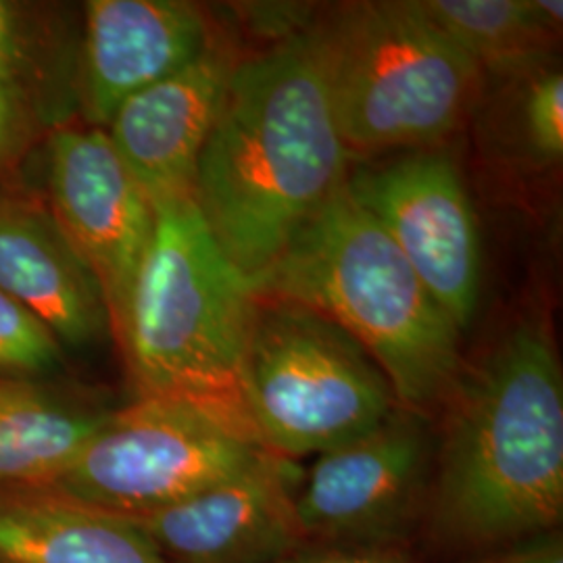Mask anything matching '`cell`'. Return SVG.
Wrapping results in <instances>:
<instances>
[{"mask_svg": "<svg viewBox=\"0 0 563 563\" xmlns=\"http://www.w3.org/2000/svg\"><path fill=\"white\" fill-rule=\"evenodd\" d=\"M441 411L430 543L467 560L562 526L563 374L541 316L463 365Z\"/></svg>", "mask_w": 563, "mask_h": 563, "instance_id": "cell-1", "label": "cell"}, {"mask_svg": "<svg viewBox=\"0 0 563 563\" xmlns=\"http://www.w3.org/2000/svg\"><path fill=\"white\" fill-rule=\"evenodd\" d=\"M311 25L239 60L192 186L223 255L253 288L351 174Z\"/></svg>", "mask_w": 563, "mask_h": 563, "instance_id": "cell-2", "label": "cell"}, {"mask_svg": "<svg viewBox=\"0 0 563 563\" xmlns=\"http://www.w3.org/2000/svg\"><path fill=\"white\" fill-rule=\"evenodd\" d=\"M255 292L339 323L409 411L430 418L462 372V330L346 184L295 234Z\"/></svg>", "mask_w": 563, "mask_h": 563, "instance_id": "cell-3", "label": "cell"}, {"mask_svg": "<svg viewBox=\"0 0 563 563\" xmlns=\"http://www.w3.org/2000/svg\"><path fill=\"white\" fill-rule=\"evenodd\" d=\"M153 236L118 336L134 399L180 397L242 411L241 369L257 307L192 197L153 205Z\"/></svg>", "mask_w": 563, "mask_h": 563, "instance_id": "cell-4", "label": "cell"}, {"mask_svg": "<svg viewBox=\"0 0 563 563\" xmlns=\"http://www.w3.org/2000/svg\"><path fill=\"white\" fill-rule=\"evenodd\" d=\"M311 32L351 157L432 146L472 109L481 69L411 0L351 2Z\"/></svg>", "mask_w": 563, "mask_h": 563, "instance_id": "cell-5", "label": "cell"}, {"mask_svg": "<svg viewBox=\"0 0 563 563\" xmlns=\"http://www.w3.org/2000/svg\"><path fill=\"white\" fill-rule=\"evenodd\" d=\"M241 402L257 443L288 462L363 437L399 407L378 363L344 328L299 302L260 295Z\"/></svg>", "mask_w": 563, "mask_h": 563, "instance_id": "cell-6", "label": "cell"}, {"mask_svg": "<svg viewBox=\"0 0 563 563\" xmlns=\"http://www.w3.org/2000/svg\"><path fill=\"white\" fill-rule=\"evenodd\" d=\"M269 455L241 411L180 397L115 407L48 486L84 505L139 520L197 497Z\"/></svg>", "mask_w": 563, "mask_h": 563, "instance_id": "cell-7", "label": "cell"}, {"mask_svg": "<svg viewBox=\"0 0 563 563\" xmlns=\"http://www.w3.org/2000/svg\"><path fill=\"white\" fill-rule=\"evenodd\" d=\"M437 434L397 407L383 423L320 453L295 497L301 544L407 549L422 534Z\"/></svg>", "mask_w": 563, "mask_h": 563, "instance_id": "cell-8", "label": "cell"}, {"mask_svg": "<svg viewBox=\"0 0 563 563\" xmlns=\"http://www.w3.org/2000/svg\"><path fill=\"white\" fill-rule=\"evenodd\" d=\"M346 190L383 225L463 332L478 309L483 244L455 162L439 151H416L399 162L351 172Z\"/></svg>", "mask_w": 563, "mask_h": 563, "instance_id": "cell-9", "label": "cell"}, {"mask_svg": "<svg viewBox=\"0 0 563 563\" xmlns=\"http://www.w3.org/2000/svg\"><path fill=\"white\" fill-rule=\"evenodd\" d=\"M46 202L101 286L111 336L123 330L155 211L102 128L65 121L44 136Z\"/></svg>", "mask_w": 563, "mask_h": 563, "instance_id": "cell-10", "label": "cell"}, {"mask_svg": "<svg viewBox=\"0 0 563 563\" xmlns=\"http://www.w3.org/2000/svg\"><path fill=\"white\" fill-rule=\"evenodd\" d=\"M302 467L265 455L239 476L139 518L165 563H280L301 547Z\"/></svg>", "mask_w": 563, "mask_h": 563, "instance_id": "cell-11", "label": "cell"}, {"mask_svg": "<svg viewBox=\"0 0 563 563\" xmlns=\"http://www.w3.org/2000/svg\"><path fill=\"white\" fill-rule=\"evenodd\" d=\"M213 41L207 13L195 2H86L78 53L81 123L104 130L123 102L192 63Z\"/></svg>", "mask_w": 563, "mask_h": 563, "instance_id": "cell-12", "label": "cell"}, {"mask_svg": "<svg viewBox=\"0 0 563 563\" xmlns=\"http://www.w3.org/2000/svg\"><path fill=\"white\" fill-rule=\"evenodd\" d=\"M239 59L220 41L121 104L104 132L148 201L192 197L202 146Z\"/></svg>", "mask_w": 563, "mask_h": 563, "instance_id": "cell-13", "label": "cell"}, {"mask_svg": "<svg viewBox=\"0 0 563 563\" xmlns=\"http://www.w3.org/2000/svg\"><path fill=\"white\" fill-rule=\"evenodd\" d=\"M0 290L60 342L86 349L111 336L101 286L65 236L46 199L0 188Z\"/></svg>", "mask_w": 563, "mask_h": 563, "instance_id": "cell-14", "label": "cell"}, {"mask_svg": "<svg viewBox=\"0 0 563 563\" xmlns=\"http://www.w3.org/2000/svg\"><path fill=\"white\" fill-rule=\"evenodd\" d=\"M0 563H165L141 523L48 484H0Z\"/></svg>", "mask_w": 563, "mask_h": 563, "instance_id": "cell-15", "label": "cell"}, {"mask_svg": "<svg viewBox=\"0 0 563 563\" xmlns=\"http://www.w3.org/2000/svg\"><path fill=\"white\" fill-rule=\"evenodd\" d=\"M113 409L86 386L0 376V484L55 481Z\"/></svg>", "mask_w": 563, "mask_h": 563, "instance_id": "cell-16", "label": "cell"}, {"mask_svg": "<svg viewBox=\"0 0 563 563\" xmlns=\"http://www.w3.org/2000/svg\"><path fill=\"white\" fill-rule=\"evenodd\" d=\"M481 74L526 76L543 67L562 30V0H411Z\"/></svg>", "mask_w": 563, "mask_h": 563, "instance_id": "cell-17", "label": "cell"}, {"mask_svg": "<svg viewBox=\"0 0 563 563\" xmlns=\"http://www.w3.org/2000/svg\"><path fill=\"white\" fill-rule=\"evenodd\" d=\"M63 365L65 351L57 336L0 290V376L57 378Z\"/></svg>", "mask_w": 563, "mask_h": 563, "instance_id": "cell-18", "label": "cell"}, {"mask_svg": "<svg viewBox=\"0 0 563 563\" xmlns=\"http://www.w3.org/2000/svg\"><path fill=\"white\" fill-rule=\"evenodd\" d=\"M523 80L516 113L523 151L539 167H551L563 159L562 71L543 65Z\"/></svg>", "mask_w": 563, "mask_h": 563, "instance_id": "cell-19", "label": "cell"}, {"mask_svg": "<svg viewBox=\"0 0 563 563\" xmlns=\"http://www.w3.org/2000/svg\"><path fill=\"white\" fill-rule=\"evenodd\" d=\"M48 53L51 36L34 9L0 0V74L27 90L41 102L46 115L48 109L42 88L48 80L46 69L53 63Z\"/></svg>", "mask_w": 563, "mask_h": 563, "instance_id": "cell-20", "label": "cell"}, {"mask_svg": "<svg viewBox=\"0 0 563 563\" xmlns=\"http://www.w3.org/2000/svg\"><path fill=\"white\" fill-rule=\"evenodd\" d=\"M55 128L41 102L0 74V184L11 180L36 142Z\"/></svg>", "mask_w": 563, "mask_h": 563, "instance_id": "cell-21", "label": "cell"}, {"mask_svg": "<svg viewBox=\"0 0 563 563\" xmlns=\"http://www.w3.org/2000/svg\"><path fill=\"white\" fill-rule=\"evenodd\" d=\"M462 563H563L562 528L497 547Z\"/></svg>", "mask_w": 563, "mask_h": 563, "instance_id": "cell-22", "label": "cell"}, {"mask_svg": "<svg viewBox=\"0 0 563 563\" xmlns=\"http://www.w3.org/2000/svg\"><path fill=\"white\" fill-rule=\"evenodd\" d=\"M280 563H422L407 549H357V547H316L301 544Z\"/></svg>", "mask_w": 563, "mask_h": 563, "instance_id": "cell-23", "label": "cell"}]
</instances>
